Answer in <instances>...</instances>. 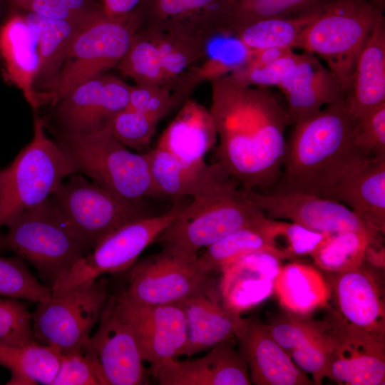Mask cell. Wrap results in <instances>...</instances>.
<instances>
[{
  "label": "cell",
  "instance_id": "obj_9",
  "mask_svg": "<svg viewBox=\"0 0 385 385\" xmlns=\"http://www.w3.org/2000/svg\"><path fill=\"white\" fill-rule=\"evenodd\" d=\"M50 197L73 235L90 251L115 229L148 216L142 202L124 200L77 173Z\"/></svg>",
  "mask_w": 385,
  "mask_h": 385
},
{
  "label": "cell",
  "instance_id": "obj_31",
  "mask_svg": "<svg viewBox=\"0 0 385 385\" xmlns=\"http://www.w3.org/2000/svg\"><path fill=\"white\" fill-rule=\"evenodd\" d=\"M26 16L38 36L40 67L36 86L41 91L48 88L58 76L73 38L88 16L76 21L51 19L31 12Z\"/></svg>",
  "mask_w": 385,
  "mask_h": 385
},
{
  "label": "cell",
  "instance_id": "obj_28",
  "mask_svg": "<svg viewBox=\"0 0 385 385\" xmlns=\"http://www.w3.org/2000/svg\"><path fill=\"white\" fill-rule=\"evenodd\" d=\"M183 310L187 337L180 355L190 356L235 337L240 314L227 309L220 294H200L178 303Z\"/></svg>",
  "mask_w": 385,
  "mask_h": 385
},
{
  "label": "cell",
  "instance_id": "obj_25",
  "mask_svg": "<svg viewBox=\"0 0 385 385\" xmlns=\"http://www.w3.org/2000/svg\"><path fill=\"white\" fill-rule=\"evenodd\" d=\"M217 141L210 109L188 98L175 118L160 134L156 146L165 150L188 167L205 166V157Z\"/></svg>",
  "mask_w": 385,
  "mask_h": 385
},
{
  "label": "cell",
  "instance_id": "obj_1",
  "mask_svg": "<svg viewBox=\"0 0 385 385\" xmlns=\"http://www.w3.org/2000/svg\"><path fill=\"white\" fill-rule=\"evenodd\" d=\"M210 83L217 163L242 188H268L281 175L287 111L266 87L242 86L229 75Z\"/></svg>",
  "mask_w": 385,
  "mask_h": 385
},
{
  "label": "cell",
  "instance_id": "obj_45",
  "mask_svg": "<svg viewBox=\"0 0 385 385\" xmlns=\"http://www.w3.org/2000/svg\"><path fill=\"white\" fill-rule=\"evenodd\" d=\"M34 339L31 313L18 299L0 298V344H20Z\"/></svg>",
  "mask_w": 385,
  "mask_h": 385
},
{
  "label": "cell",
  "instance_id": "obj_7",
  "mask_svg": "<svg viewBox=\"0 0 385 385\" xmlns=\"http://www.w3.org/2000/svg\"><path fill=\"white\" fill-rule=\"evenodd\" d=\"M0 234V252L31 264L50 289L90 250L73 235L49 197L11 220Z\"/></svg>",
  "mask_w": 385,
  "mask_h": 385
},
{
  "label": "cell",
  "instance_id": "obj_18",
  "mask_svg": "<svg viewBox=\"0 0 385 385\" xmlns=\"http://www.w3.org/2000/svg\"><path fill=\"white\" fill-rule=\"evenodd\" d=\"M376 269L364 260L355 268L324 275L335 312L352 326L385 337L384 289Z\"/></svg>",
  "mask_w": 385,
  "mask_h": 385
},
{
  "label": "cell",
  "instance_id": "obj_29",
  "mask_svg": "<svg viewBox=\"0 0 385 385\" xmlns=\"http://www.w3.org/2000/svg\"><path fill=\"white\" fill-rule=\"evenodd\" d=\"M252 52L235 34H214L208 39L202 56L170 85L174 95L183 103L201 83L230 75L242 66Z\"/></svg>",
  "mask_w": 385,
  "mask_h": 385
},
{
  "label": "cell",
  "instance_id": "obj_27",
  "mask_svg": "<svg viewBox=\"0 0 385 385\" xmlns=\"http://www.w3.org/2000/svg\"><path fill=\"white\" fill-rule=\"evenodd\" d=\"M345 101L357 120L385 103L384 16L376 24L358 56Z\"/></svg>",
  "mask_w": 385,
  "mask_h": 385
},
{
  "label": "cell",
  "instance_id": "obj_53",
  "mask_svg": "<svg viewBox=\"0 0 385 385\" xmlns=\"http://www.w3.org/2000/svg\"><path fill=\"white\" fill-rule=\"evenodd\" d=\"M4 172V168L0 170V182H1V178L3 177Z\"/></svg>",
  "mask_w": 385,
  "mask_h": 385
},
{
  "label": "cell",
  "instance_id": "obj_47",
  "mask_svg": "<svg viewBox=\"0 0 385 385\" xmlns=\"http://www.w3.org/2000/svg\"><path fill=\"white\" fill-rule=\"evenodd\" d=\"M353 143L364 155H385V103L357 120Z\"/></svg>",
  "mask_w": 385,
  "mask_h": 385
},
{
  "label": "cell",
  "instance_id": "obj_22",
  "mask_svg": "<svg viewBox=\"0 0 385 385\" xmlns=\"http://www.w3.org/2000/svg\"><path fill=\"white\" fill-rule=\"evenodd\" d=\"M282 260L268 250L242 255L224 265L219 289L224 305L240 313L263 302L274 293Z\"/></svg>",
  "mask_w": 385,
  "mask_h": 385
},
{
  "label": "cell",
  "instance_id": "obj_23",
  "mask_svg": "<svg viewBox=\"0 0 385 385\" xmlns=\"http://www.w3.org/2000/svg\"><path fill=\"white\" fill-rule=\"evenodd\" d=\"M348 207L377 233L385 231V155L366 157L326 195Z\"/></svg>",
  "mask_w": 385,
  "mask_h": 385
},
{
  "label": "cell",
  "instance_id": "obj_21",
  "mask_svg": "<svg viewBox=\"0 0 385 385\" xmlns=\"http://www.w3.org/2000/svg\"><path fill=\"white\" fill-rule=\"evenodd\" d=\"M235 342L234 337L200 358L172 359L150 369V372L160 385L252 384L247 361Z\"/></svg>",
  "mask_w": 385,
  "mask_h": 385
},
{
  "label": "cell",
  "instance_id": "obj_40",
  "mask_svg": "<svg viewBox=\"0 0 385 385\" xmlns=\"http://www.w3.org/2000/svg\"><path fill=\"white\" fill-rule=\"evenodd\" d=\"M332 0H234L230 31L259 20L298 16L323 8Z\"/></svg>",
  "mask_w": 385,
  "mask_h": 385
},
{
  "label": "cell",
  "instance_id": "obj_19",
  "mask_svg": "<svg viewBox=\"0 0 385 385\" xmlns=\"http://www.w3.org/2000/svg\"><path fill=\"white\" fill-rule=\"evenodd\" d=\"M234 9V0H145L140 11V29L211 37L231 32Z\"/></svg>",
  "mask_w": 385,
  "mask_h": 385
},
{
  "label": "cell",
  "instance_id": "obj_44",
  "mask_svg": "<svg viewBox=\"0 0 385 385\" xmlns=\"http://www.w3.org/2000/svg\"><path fill=\"white\" fill-rule=\"evenodd\" d=\"M302 53L292 51L284 56L264 65L245 63L229 76L236 83L247 86H279L289 70L298 62Z\"/></svg>",
  "mask_w": 385,
  "mask_h": 385
},
{
  "label": "cell",
  "instance_id": "obj_30",
  "mask_svg": "<svg viewBox=\"0 0 385 385\" xmlns=\"http://www.w3.org/2000/svg\"><path fill=\"white\" fill-rule=\"evenodd\" d=\"M274 293L286 312L301 316L327 307L331 299L324 274L316 266L294 260L281 267Z\"/></svg>",
  "mask_w": 385,
  "mask_h": 385
},
{
  "label": "cell",
  "instance_id": "obj_17",
  "mask_svg": "<svg viewBox=\"0 0 385 385\" xmlns=\"http://www.w3.org/2000/svg\"><path fill=\"white\" fill-rule=\"evenodd\" d=\"M242 190L270 219L294 222L329 234L369 229L348 207L336 201L299 192Z\"/></svg>",
  "mask_w": 385,
  "mask_h": 385
},
{
  "label": "cell",
  "instance_id": "obj_10",
  "mask_svg": "<svg viewBox=\"0 0 385 385\" xmlns=\"http://www.w3.org/2000/svg\"><path fill=\"white\" fill-rule=\"evenodd\" d=\"M183 199L174 200L165 212L148 215L119 227L103 237L51 287L59 296L96 280L103 274L130 268L143 251L178 216L186 205Z\"/></svg>",
  "mask_w": 385,
  "mask_h": 385
},
{
  "label": "cell",
  "instance_id": "obj_11",
  "mask_svg": "<svg viewBox=\"0 0 385 385\" xmlns=\"http://www.w3.org/2000/svg\"><path fill=\"white\" fill-rule=\"evenodd\" d=\"M131 267L125 291L140 303L177 304L196 295L220 294L219 282L202 269L197 253L177 246L164 245L160 252Z\"/></svg>",
  "mask_w": 385,
  "mask_h": 385
},
{
  "label": "cell",
  "instance_id": "obj_35",
  "mask_svg": "<svg viewBox=\"0 0 385 385\" xmlns=\"http://www.w3.org/2000/svg\"><path fill=\"white\" fill-rule=\"evenodd\" d=\"M378 234L369 229L330 234L310 257L324 274L355 268L364 262L366 248Z\"/></svg>",
  "mask_w": 385,
  "mask_h": 385
},
{
  "label": "cell",
  "instance_id": "obj_4",
  "mask_svg": "<svg viewBox=\"0 0 385 385\" xmlns=\"http://www.w3.org/2000/svg\"><path fill=\"white\" fill-rule=\"evenodd\" d=\"M140 27L139 14L114 19L105 13L102 5L96 9L73 38L53 82L38 91L39 106H56L78 85L115 68Z\"/></svg>",
  "mask_w": 385,
  "mask_h": 385
},
{
  "label": "cell",
  "instance_id": "obj_43",
  "mask_svg": "<svg viewBox=\"0 0 385 385\" xmlns=\"http://www.w3.org/2000/svg\"><path fill=\"white\" fill-rule=\"evenodd\" d=\"M267 326L271 337L287 352L303 346L323 334L320 322L314 320L310 315L287 312Z\"/></svg>",
  "mask_w": 385,
  "mask_h": 385
},
{
  "label": "cell",
  "instance_id": "obj_15",
  "mask_svg": "<svg viewBox=\"0 0 385 385\" xmlns=\"http://www.w3.org/2000/svg\"><path fill=\"white\" fill-rule=\"evenodd\" d=\"M94 334L81 348L93 361L100 385H139L146 369L131 328L116 313L109 296Z\"/></svg>",
  "mask_w": 385,
  "mask_h": 385
},
{
  "label": "cell",
  "instance_id": "obj_16",
  "mask_svg": "<svg viewBox=\"0 0 385 385\" xmlns=\"http://www.w3.org/2000/svg\"><path fill=\"white\" fill-rule=\"evenodd\" d=\"M130 88L121 78L106 73L78 85L56 105L62 131L88 134L108 128L126 108Z\"/></svg>",
  "mask_w": 385,
  "mask_h": 385
},
{
  "label": "cell",
  "instance_id": "obj_34",
  "mask_svg": "<svg viewBox=\"0 0 385 385\" xmlns=\"http://www.w3.org/2000/svg\"><path fill=\"white\" fill-rule=\"evenodd\" d=\"M323 8L298 16L259 20L240 29L235 34L251 51L299 48L304 30Z\"/></svg>",
  "mask_w": 385,
  "mask_h": 385
},
{
  "label": "cell",
  "instance_id": "obj_8",
  "mask_svg": "<svg viewBox=\"0 0 385 385\" xmlns=\"http://www.w3.org/2000/svg\"><path fill=\"white\" fill-rule=\"evenodd\" d=\"M76 173L58 143L47 136L43 120L36 115L32 139L4 168L0 182V228L44 202Z\"/></svg>",
  "mask_w": 385,
  "mask_h": 385
},
{
  "label": "cell",
  "instance_id": "obj_46",
  "mask_svg": "<svg viewBox=\"0 0 385 385\" xmlns=\"http://www.w3.org/2000/svg\"><path fill=\"white\" fill-rule=\"evenodd\" d=\"M180 104L170 85L130 86L126 109L146 113L160 120Z\"/></svg>",
  "mask_w": 385,
  "mask_h": 385
},
{
  "label": "cell",
  "instance_id": "obj_26",
  "mask_svg": "<svg viewBox=\"0 0 385 385\" xmlns=\"http://www.w3.org/2000/svg\"><path fill=\"white\" fill-rule=\"evenodd\" d=\"M0 55L8 79L33 108H39L36 90L40 67L38 40L26 16L12 15L0 27Z\"/></svg>",
  "mask_w": 385,
  "mask_h": 385
},
{
  "label": "cell",
  "instance_id": "obj_50",
  "mask_svg": "<svg viewBox=\"0 0 385 385\" xmlns=\"http://www.w3.org/2000/svg\"><path fill=\"white\" fill-rule=\"evenodd\" d=\"M287 353L299 369L312 376L314 384H321L324 378H328L327 348L324 332L318 339Z\"/></svg>",
  "mask_w": 385,
  "mask_h": 385
},
{
  "label": "cell",
  "instance_id": "obj_52",
  "mask_svg": "<svg viewBox=\"0 0 385 385\" xmlns=\"http://www.w3.org/2000/svg\"><path fill=\"white\" fill-rule=\"evenodd\" d=\"M14 3L17 4L19 6L21 7L24 9H26L27 6L32 0H11Z\"/></svg>",
  "mask_w": 385,
  "mask_h": 385
},
{
  "label": "cell",
  "instance_id": "obj_42",
  "mask_svg": "<svg viewBox=\"0 0 385 385\" xmlns=\"http://www.w3.org/2000/svg\"><path fill=\"white\" fill-rule=\"evenodd\" d=\"M160 120L146 113L125 108L113 118L108 128L127 148L141 151L150 144Z\"/></svg>",
  "mask_w": 385,
  "mask_h": 385
},
{
  "label": "cell",
  "instance_id": "obj_39",
  "mask_svg": "<svg viewBox=\"0 0 385 385\" xmlns=\"http://www.w3.org/2000/svg\"><path fill=\"white\" fill-rule=\"evenodd\" d=\"M264 232L274 252L282 260L310 256L330 235L294 222L267 218Z\"/></svg>",
  "mask_w": 385,
  "mask_h": 385
},
{
  "label": "cell",
  "instance_id": "obj_51",
  "mask_svg": "<svg viewBox=\"0 0 385 385\" xmlns=\"http://www.w3.org/2000/svg\"><path fill=\"white\" fill-rule=\"evenodd\" d=\"M105 13L114 19H124L140 14L145 0H102Z\"/></svg>",
  "mask_w": 385,
  "mask_h": 385
},
{
  "label": "cell",
  "instance_id": "obj_48",
  "mask_svg": "<svg viewBox=\"0 0 385 385\" xmlns=\"http://www.w3.org/2000/svg\"><path fill=\"white\" fill-rule=\"evenodd\" d=\"M51 385H100L95 366L81 349L60 354L58 371Z\"/></svg>",
  "mask_w": 385,
  "mask_h": 385
},
{
  "label": "cell",
  "instance_id": "obj_36",
  "mask_svg": "<svg viewBox=\"0 0 385 385\" xmlns=\"http://www.w3.org/2000/svg\"><path fill=\"white\" fill-rule=\"evenodd\" d=\"M148 31L155 38L167 85L202 56L210 38L187 31Z\"/></svg>",
  "mask_w": 385,
  "mask_h": 385
},
{
  "label": "cell",
  "instance_id": "obj_14",
  "mask_svg": "<svg viewBox=\"0 0 385 385\" xmlns=\"http://www.w3.org/2000/svg\"><path fill=\"white\" fill-rule=\"evenodd\" d=\"M111 297L116 313L133 332L142 357L150 369L180 356L187 328L178 304L140 303L125 290Z\"/></svg>",
  "mask_w": 385,
  "mask_h": 385
},
{
  "label": "cell",
  "instance_id": "obj_33",
  "mask_svg": "<svg viewBox=\"0 0 385 385\" xmlns=\"http://www.w3.org/2000/svg\"><path fill=\"white\" fill-rule=\"evenodd\" d=\"M157 197L174 200L194 196L201 188L210 165L188 167L169 152L155 147L145 153Z\"/></svg>",
  "mask_w": 385,
  "mask_h": 385
},
{
  "label": "cell",
  "instance_id": "obj_5",
  "mask_svg": "<svg viewBox=\"0 0 385 385\" xmlns=\"http://www.w3.org/2000/svg\"><path fill=\"white\" fill-rule=\"evenodd\" d=\"M384 7L385 0H332L305 28L299 48L323 58L346 93L358 56Z\"/></svg>",
  "mask_w": 385,
  "mask_h": 385
},
{
  "label": "cell",
  "instance_id": "obj_24",
  "mask_svg": "<svg viewBox=\"0 0 385 385\" xmlns=\"http://www.w3.org/2000/svg\"><path fill=\"white\" fill-rule=\"evenodd\" d=\"M278 87L286 97L289 119L295 123L346 97L345 90L332 71L314 55L304 51Z\"/></svg>",
  "mask_w": 385,
  "mask_h": 385
},
{
  "label": "cell",
  "instance_id": "obj_38",
  "mask_svg": "<svg viewBox=\"0 0 385 385\" xmlns=\"http://www.w3.org/2000/svg\"><path fill=\"white\" fill-rule=\"evenodd\" d=\"M265 221L260 226L238 230L206 247L205 251L198 255L202 269L209 273L219 272L235 259L255 251L268 250L276 254L263 230Z\"/></svg>",
  "mask_w": 385,
  "mask_h": 385
},
{
  "label": "cell",
  "instance_id": "obj_20",
  "mask_svg": "<svg viewBox=\"0 0 385 385\" xmlns=\"http://www.w3.org/2000/svg\"><path fill=\"white\" fill-rule=\"evenodd\" d=\"M235 337L255 385H311L289 354L271 337L267 326L255 317H240Z\"/></svg>",
  "mask_w": 385,
  "mask_h": 385
},
{
  "label": "cell",
  "instance_id": "obj_2",
  "mask_svg": "<svg viewBox=\"0 0 385 385\" xmlns=\"http://www.w3.org/2000/svg\"><path fill=\"white\" fill-rule=\"evenodd\" d=\"M357 120L345 98L296 123L285 153L276 191L299 192L324 198L366 156L353 143Z\"/></svg>",
  "mask_w": 385,
  "mask_h": 385
},
{
  "label": "cell",
  "instance_id": "obj_3",
  "mask_svg": "<svg viewBox=\"0 0 385 385\" xmlns=\"http://www.w3.org/2000/svg\"><path fill=\"white\" fill-rule=\"evenodd\" d=\"M237 181L218 163L211 165L199 191L154 242L193 253L267 217L243 194Z\"/></svg>",
  "mask_w": 385,
  "mask_h": 385
},
{
  "label": "cell",
  "instance_id": "obj_32",
  "mask_svg": "<svg viewBox=\"0 0 385 385\" xmlns=\"http://www.w3.org/2000/svg\"><path fill=\"white\" fill-rule=\"evenodd\" d=\"M60 353L33 339L0 344V365L8 369V385H51L58 369Z\"/></svg>",
  "mask_w": 385,
  "mask_h": 385
},
{
  "label": "cell",
  "instance_id": "obj_12",
  "mask_svg": "<svg viewBox=\"0 0 385 385\" xmlns=\"http://www.w3.org/2000/svg\"><path fill=\"white\" fill-rule=\"evenodd\" d=\"M109 296L107 281L99 277L38 303L31 313L34 339L60 354L80 349L99 321Z\"/></svg>",
  "mask_w": 385,
  "mask_h": 385
},
{
  "label": "cell",
  "instance_id": "obj_13",
  "mask_svg": "<svg viewBox=\"0 0 385 385\" xmlns=\"http://www.w3.org/2000/svg\"><path fill=\"white\" fill-rule=\"evenodd\" d=\"M319 322L327 348L328 379L344 385L385 384V337L351 325L334 310Z\"/></svg>",
  "mask_w": 385,
  "mask_h": 385
},
{
  "label": "cell",
  "instance_id": "obj_6",
  "mask_svg": "<svg viewBox=\"0 0 385 385\" xmlns=\"http://www.w3.org/2000/svg\"><path fill=\"white\" fill-rule=\"evenodd\" d=\"M56 143L77 173L115 195L135 202L158 198L145 154L130 151L109 128L88 134L62 131Z\"/></svg>",
  "mask_w": 385,
  "mask_h": 385
},
{
  "label": "cell",
  "instance_id": "obj_49",
  "mask_svg": "<svg viewBox=\"0 0 385 385\" xmlns=\"http://www.w3.org/2000/svg\"><path fill=\"white\" fill-rule=\"evenodd\" d=\"M102 4L96 0H32L26 8L29 12L62 20H81Z\"/></svg>",
  "mask_w": 385,
  "mask_h": 385
},
{
  "label": "cell",
  "instance_id": "obj_41",
  "mask_svg": "<svg viewBox=\"0 0 385 385\" xmlns=\"http://www.w3.org/2000/svg\"><path fill=\"white\" fill-rule=\"evenodd\" d=\"M0 295L38 304L48 301L51 290L30 272L21 257H0Z\"/></svg>",
  "mask_w": 385,
  "mask_h": 385
},
{
  "label": "cell",
  "instance_id": "obj_37",
  "mask_svg": "<svg viewBox=\"0 0 385 385\" xmlns=\"http://www.w3.org/2000/svg\"><path fill=\"white\" fill-rule=\"evenodd\" d=\"M115 68L138 85H167L153 34L139 29Z\"/></svg>",
  "mask_w": 385,
  "mask_h": 385
}]
</instances>
